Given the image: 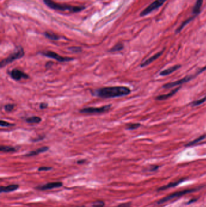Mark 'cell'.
Listing matches in <instances>:
<instances>
[{
  "label": "cell",
  "instance_id": "cell-1",
  "mask_svg": "<svg viewBox=\"0 0 206 207\" xmlns=\"http://www.w3.org/2000/svg\"><path fill=\"white\" fill-rule=\"evenodd\" d=\"M131 90L123 86L109 87L99 89L92 92V94L102 98H113L128 95Z\"/></svg>",
  "mask_w": 206,
  "mask_h": 207
},
{
  "label": "cell",
  "instance_id": "cell-2",
  "mask_svg": "<svg viewBox=\"0 0 206 207\" xmlns=\"http://www.w3.org/2000/svg\"><path fill=\"white\" fill-rule=\"evenodd\" d=\"M46 5L50 8L54 10H58L62 11L68 10L73 12H77L82 10L85 9L83 6H72L66 4H61L53 1L52 0H43Z\"/></svg>",
  "mask_w": 206,
  "mask_h": 207
},
{
  "label": "cell",
  "instance_id": "cell-3",
  "mask_svg": "<svg viewBox=\"0 0 206 207\" xmlns=\"http://www.w3.org/2000/svg\"><path fill=\"white\" fill-rule=\"evenodd\" d=\"M24 51L23 50V47H18L17 48L15 51H14L12 53H11L7 58L6 59H4L2 60L0 63V66L1 67H3L6 66H7L8 64L12 63L13 61L21 58L24 55Z\"/></svg>",
  "mask_w": 206,
  "mask_h": 207
},
{
  "label": "cell",
  "instance_id": "cell-4",
  "mask_svg": "<svg viewBox=\"0 0 206 207\" xmlns=\"http://www.w3.org/2000/svg\"><path fill=\"white\" fill-rule=\"evenodd\" d=\"M111 107L112 105L111 104L104 105L100 107H87L81 109L80 110V113L82 114H88V115L101 114L108 112Z\"/></svg>",
  "mask_w": 206,
  "mask_h": 207
},
{
  "label": "cell",
  "instance_id": "cell-5",
  "mask_svg": "<svg viewBox=\"0 0 206 207\" xmlns=\"http://www.w3.org/2000/svg\"><path fill=\"white\" fill-rule=\"evenodd\" d=\"M195 189H189V190H182V191H177L175 192L174 193H172L169 195H168L166 197H164V198L161 199L158 202V204H164L171 199H173L174 198H177L179 197H181L182 196H184V194L190 193L191 192H193L194 191H195Z\"/></svg>",
  "mask_w": 206,
  "mask_h": 207
},
{
  "label": "cell",
  "instance_id": "cell-6",
  "mask_svg": "<svg viewBox=\"0 0 206 207\" xmlns=\"http://www.w3.org/2000/svg\"><path fill=\"white\" fill-rule=\"evenodd\" d=\"M167 0H155L145 9H144L140 13L141 17H144L149 15L154 10L159 8Z\"/></svg>",
  "mask_w": 206,
  "mask_h": 207
},
{
  "label": "cell",
  "instance_id": "cell-7",
  "mask_svg": "<svg viewBox=\"0 0 206 207\" xmlns=\"http://www.w3.org/2000/svg\"><path fill=\"white\" fill-rule=\"evenodd\" d=\"M41 53L43 55L45 56L48 57V58H50L54 59H56V61H59V62H61V63L71 61H72V60L74 59L72 58L61 56V55L57 54L56 53H55V52H52V51H50V50L41 52Z\"/></svg>",
  "mask_w": 206,
  "mask_h": 207
},
{
  "label": "cell",
  "instance_id": "cell-8",
  "mask_svg": "<svg viewBox=\"0 0 206 207\" xmlns=\"http://www.w3.org/2000/svg\"><path fill=\"white\" fill-rule=\"evenodd\" d=\"M193 76H187L184 77V78L181 79H180V80L165 84L163 86V88H164V89H170V88L174 87L175 86H180L182 84H183L184 83L190 81V80H192V79L193 78Z\"/></svg>",
  "mask_w": 206,
  "mask_h": 207
},
{
  "label": "cell",
  "instance_id": "cell-9",
  "mask_svg": "<svg viewBox=\"0 0 206 207\" xmlns=\"http://www.w3.org/2000/svg\"><path fill=\"white\" fill-rule=\"evenodd\" d=\"M9 74L12 78L15 81H20L21 79H28L29 78L27 74L18 69H13Z\"/></svg>",
  "mask_w": 206,
  "mask_h": 207
},
{
  "label": "cell",
  "instance_id": "cell-10",
  "mask_svg": "<svg viewBox=\"0 0 206 207\" xmlns=\"http://www.w3.org/2000/svg\"><path fill=\"white\" fill-rule=\"evenodd\" d=\"M63 184L60 182H50L47 184H44V185H38V186L36 187V189L42 190V191H45L47 190H51L53 188H59L62 186Z\"/></svg>",
  "mask_w": 206,
  "mask_h": 207
},
{
  "label": "cell",
  "instance_id": "cell-11",
  "mask_svg": "<svg viewBox=\"0 0 206 207\" xmlns=\"http://www.w3.org/2000/svg\"><path fill=\"white\" fill-rule=\"evenodd\" d=\"M164 51V48L162 50H161L160 52L155 53L154 55L152 56L151 57H150L149 58H148V59H146V61H144V62H143L141 64V67H146L148 65H149L151 63H152V62H154V61H155L156 59H157L158 58H159L162 55V54L163 53Z\"/></svg>",
  "mask_w": 206,
  "mask_h": 207
},
{
  "label": "cell",
  "instance_id": "cell-12",
  "mask_svg": "<svg viewBox=\"0 0 206 207\" xmlns=\"http://www.w3.org/2000/svg\"><path fill=\"white\" fill-rule=\"evenodd\" d=\"M180 89V87H177V89H175L172 90V91L168 93L167 94H163V95H160L156 97V99L159 101H163V100H166L170 98H171L172 96H174L177 92H178Z\"/></svg>",
  "mask_w": 206,
  "mask_h": 207
},
{
  "label": "cell",
  "instance_id": "cell-13",
  "mask_svg": "<svg viewBox=\"0 0 206 207\" xmlns=\"http://www.w3.org/2000/svg\"><path fill=\"white\" fill-rule=\"evenodd\" d=\"M48 149H49V148L48 147H43L38 148V149H36V150H35L34 151H32L29 152L28 153L26 154L25 155V156H26V157H32V156H36V155H38L39 154H41V153L46 152Z\"/></svg>",
  "mask_w": 206,
  "mask_h": 207
},
{
  "label": "cell",
  "instance_id": "cell-14",
  "mask_svg": "<svg viewBox=\"0 0 206 207\" xmlns=\"http://www.w3.org/2000/svg\"><path fill=\"white\" fill-rule=\"evenodd\" d=\"M19 187L18 185L12 184L6 186H1L0 192L1 193H10L13 191L17 190Z\"/></svg>",
  "mask_w": 206,
  "mask_h": 207
},
{
  "label": "cell",
  "instance_id": "cell-15",
  "mask_svg": "<svg viewBox=\"0 0 206 207\" xmlns=\"http://www.w3.org/2000/svg\"><path fill=\"white\" fill-rule=\"evenodd\" d=\"M181 65H175V66H174L170 68H168V69H165L163 71H161L160 73V75L161 76H167V75H169L172 73H174V71H175L176 70H177L178 69H180L181 67Z\"/></svg>",
  "mask_w": 206,
  "mask_h": 207
},
{
  "label": "cell",
  "instance_id": "cell-16",
  "mask_svg": "<svg viewBox=\"0 0 206 207\" xmlns=\"http://www.w3.org/2000/svg\"><path fill=\"white\" fill-rule=\"evenodd\" d=\"M203 3V0H197L196 1V3L192 10V13L194 15V16L197 17L200 13Z\"/></svg>",
  "mask_w": 206,
  "mask_h": 207
},
{
  "label": "cell",
  "instance_id": "cell-17",
  "mask_svg": "<svg viewBox=\"0 0 206 207\" xmlns=\"http://www.w3.org/2000/svg\"><path fill=\"white\" fill-rule=\"evenodd\" d=\"M18 150V148L14 147L12 146H4V145H1L0 147V151L2 152H5V153H13L15 152Z\"/></svg>",
  "mask_w": 206,
  "mask_h": 207
},
{
  "label": "cell",
  "instance_id": "cell-18",
  "mask_svg": "<svg viewBox=\"0 0 206 207\" xmlns=\"http://www.w3.org/2000/svg\"><path fill=\"white\" fill-rule=\"evenodd\" d=\"M26 122L29 124H38L41 122V118L38 116H32L26 119Z\"/></svg>",
  "mask_w": 206,
  "mask_h": 207
},
{
  "label": "cell",
  "instance_id": "cell-19",
  "mask_svg": "<svg viewBox=\"0 0 206 207\" xmlns=\"http://www.w3.org/2000/svg\"><path fill=\"white\" fill-rule=\"evenodd\" d=\"M205 138H206V134H205V135H201V136H200V137H198V138H196L195 139H194V140H192V141L189 142L188 144H187L185 146V147H190V146H192V145H195V144H197V143H198V142L202 141V140H204Z\"/></svg>",
  "mask_w": 206,
  "mask_h": 207
},
{
  "label": "cell",
  "instance_id": "cell-20",
  "mask_svg": "<svg viewBox=\"0 0 206 207\" xmlns=\"http://www.w3.org/2000/svg\"><path fill=\"white\" fill-rule=\"evenodd\" d=\"M183 181V179H180V180H178L176 182H172V183H170V184L167 185H164L163 186H161L159 190H166V189H168V188H170L171 187H174V186H176L177 185H179L180 184L181 182H182Z\"/></svg>",
  "mask_w": 206,
  "mask_h": 207
},
{
  "label": "cell",
  "instance_id": "cell-21",
  "mask_svg": "<svg viewBox=\"0 0 206 207\" xmlns=\"http://www.w3.org/2000/svg\"><path fill=\"white\" fill-rule=\"evenodd\" d=\"M196 17L195 16H193V17H190V18H189V19H187V20H186L185 21H184L183 23H182L181 25H180V26L176 30V31H175V33H180L182 30V29H183L184 27L187 24H189V23H190L192 20H193Z\"/></svg>",
  "mask_w": 206,
  "mask_h": 207
},
{
  "label": "cell",
  "instance_id": "cell-22",
  "mask_svg": "<svg viewBox=\"0 0 206 207\" xmlns=\"http://www.w3.org/2000/svg\"><path fill=\"white\" fill-rule=\"evenodd\" d=\"M44 35L46 38H48L51 40H58L59 39V36L57 35H56L54 33H51L49 32H46L44 33Z\"/></svg>",
  "mask_w": 206,
  "mask_h": 207
},
{
  "label": "cell",
  "instance_id": "cell-23",
  "mask_svg": "<svg viewBox=\"0 0 206 207\" xmlns=\"http://www.w3.org/2000/svg\"><path fill=\"white\" fill-rule=\"evenodd\" d=\"M206 101V96H204V98H201V99H200L198 100H196V101H193L192 103H191V105L193 107H195V106H198L202 104H203L204 102Z\"/></svg>",
  "mask_w": 206,
  "mask_h": 207
},
{
  "label": "cell",
  "instance_id": "cell-24",
  "mask_svg": "<svg viewBox=\"0 0 206 207\" xmlns=\"http://www.w3.org/2000/svg\"><path fill=\"white\" fill-rule=\"evenodd\" d=\"M124 46L122 43H118L116 45H115L110 50V52H118L120 51L123 48Z\"/></svg>",
  "mask_w": 206,
  "mask_h": 207
},
{
  "label": "cell",
  "instance_id": "cell-25",
  "mask_svg": "<svg viewBox=\"0 0 206 207\" xmlns=\"http://www.w3.org/2000/svg\"><path fill=\"white\" fill-rule=\"evenodd\" d=\"M141 126V124L139 123H136V124H129L127 125L126 128L129 130H136L140 127Z\"/></svg>",
  "mask_w": 206,
  "mask_h": 207
},
{
  "label": "cell",
  "instance_id": "cell-26",
  "mask_svg": "<svg viewBox=\"0 0 206 207\" xmlns=\"http://www.w3.org/2000/svg\"><path fill=\"white\" fill-rule=\"evenodd\" d=\"M92 207H103L105 206V203L102 201H96L92 203Z\"/></svg>",
  "mask_w": 206,
  "mask_h": 207
},
{
  "label": "cell",
  "instance_id": "cell-27",
  "mask_svg": "<svg viewBox=\"0 0 206 207\" xmlns=\"http://www.w3.org/2000/svg\"><path fill=\"white\" fill-rule=\"evenodd\" d=\"M14 107H15L14 104H7L4 106V110L7 112H12L13 110Z\"/></svg>",
  "mask_w": 206,
  "mask_h": 207
},
{
  "label": "cell",
  "instance_id": "cell-28",
  "mask_svg": "<svg viewBox=\"0 0 206 207\" xmlns=\"http://www.w3.org/2000/svg\"><path fill=\"white\" fill-rule=\"evenodd\" d=\"M0 125L1 127H10V126H13L14 124H10L8 122H6V121H4L2 120L0 122Z\"/></svg>",
  "mask_w": 206,
  "mask_h": 207
},
{
  "label": "cell",
  "instance_id": "cell-29",
  "mask_svg": "<svg viewBox=\"0 0 206 207\" xmlns=\"http://www.w3.org/2000/svg\"><path fill=\"white\" fill-rule=\"evenodd\" d=\"M69 50L72 51L73 52H74V53H79V52H81L82 51V48L81 47H69Z\"/></svg>",
  "mask_w": 206,
  "mask_h": 207
},
{
  "label": "cell",
  "instance_id": "cell-30",
  "mask_svg": "<svg viewBox=\"0 0 206 207\" xmlns=\"http://www.w3.org/2000/svg\"><path fill=\"white\" fill-rule=\"evenodd\" d=\"M51 169H52V168L49 167H41L38 168V171H48V170H50Z\"/></svg>",
  "mask_w": 206,
  "mask_h": 207
},
{
  "label": "cell",
  "instance_id": "cell-31",
  "mask_svg": "<svg viewBox=\"0 0 206 207\" xmlns=\"http://www.w3.org/2000/svg\"><path fill=\"white\" fill-rule=\"evenodd\" d=\"M131 205V203L129 202V203H125V204H120L117 207H129Z\"/></svg>",
  "mask_w": 206,
  "mask_h": 207
},
{
  "label": "cell",
  "instance_id": "cell-32",
  "mask_svg": "<svg viewBox=\"0 0 206 207\" xmlns=\"http://www.w3.org/2000/svg\"><path fill=\"white\" fill-rule=\"evenodd\" d=\"M48 107V104L47 103H41L40 104L41 109H45Z\"/></svg>",
  "mask_w": 206,
  "mask_h": 207
},
{
  "label": "cell",
  "instance_id": "cell-33",
  "mask_svg": "<svg viewBox=\"0 0 206 207\" xmlns=\"http://www.w3.org/2000/svg\"><path fill=\"white\" fill-rule=\"evenodd\" d=\"M205 70H206V66H205V67H203L202 69H200L198 72H197V75H198V74H200V73H203V71H204Z\"/></svg>",
  "mask_w": 206,
  "mask_h": 207
},
{
  "label": "cell",
  "instance_id": "cell-34",
  "mask_svg": "<svg viewBox=\"0 0 206 207\" xmlns=\"http://www.w3.org/2000/svg\"><path fill=\"white\" fill-rule=\"evenodd\" d=\"M158 168H159V167H158V166H155V167H154V166H153V167H151V170H151V171H154V170H157Z\"/></svg>",
  "mask_w": 206,
  "mask_h": 207
},
{
  "label": "cell",
  "instance_id": "cell-35",
  "mask_svg": "<svg viewBox=\"0 0 206 207\" xmlns=\"http://www.w3.org/2000/svg\"><path fill=\"white\" fill-rule=\"evenodd\" d=\"M85 162H86L85 160H80V161H77V163H79V164H82V163H85Z\"/></svg>",
  "mask_w": 206,
  "mask_h": 207
},
{
  "label": "cell",
  "instance_id": "cell-36",
  "mask_svg": "<svg viewBox=\"0 0 206 207\" xmlns=\"http://www.w3.org/2000/svg\"></svg>",
  "mask_w": 206,
  "mask_h": 207
}]
</instances>
